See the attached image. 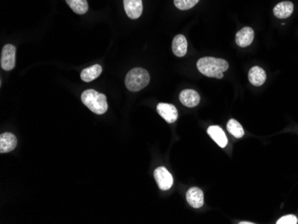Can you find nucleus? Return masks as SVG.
Listing matches in <instances>:
<instances>
[{"label":"nucleus","mask_w":298,"mask_h":224,"mask_svg":"<svg viewBox=\"0 0 298 224\" xmlns=\"http://www.w3.org/2000/svg\"><path fill=\"white\" fill-rule=\"evenodd\" d=\"M197 67L202 75L206 77L222 79L224 78V72L228 69V63L222 58L202 57L198 60Z\"/></svg>","instance_id":"obj_1"},{"label":"nucleus","mask_w":298,"mask_h":224,"mask_svg":"<svg viewBox=\"0 0 298 224\" xmlns=\"http://www.w3.org/2000/svg\"><path fill=\"white\" fill-rule=\"evenodd\" d=\"M81 101L89 110L97 114H105L108 106L104 94L94 89H87L81 94Z\"/></svg>","instance_id":"obj_2"},{"label":"nucleus","mask_w":298,"mask_h":224,"mask_svg":"<svg viewBox=\"0 0 298 224\" xmlns=\"http://www.w3.org/2000/svg\"><path fill=\"white\" fill-rule=\"evenodd\" d=\"M150 81V75L149 72L137 67L130 71L125 78V85L129 90L132 92L140 91L141 89L146 88Z\"/></svg>","instance_id":"obj_3"},{"label":"nucleus","mask_w":298,"mask_h":224,"mask_svg":"<svg viewBox=\"0 0 298 224\" xmlns=\"http://www.w3.org/2000/svg\"><path fill=\"white\" fill-rule=\"evenodd\" d=\"M15 47L7 44L4 46L1 52V68L4 71L13 70L15 66Z\"/></svg>","instance_id":"obj_4"},{"label":"nucleus","mask_w":298,"mask_h":224,"mask_svg":"<svg viewBox=\"0 0 298 224\" xmlns=\"http://www.w3.org/2000/svg\"><path fill=\"white\" fill-rule=\"evenodd\" d=\"M153 177L157 183L159 189L161 190H168L171 189L173 184V178L166 168L158 167L153 171Z\"/></svg>","instance_id":"obj_5"},{"label":"nucleus","mask_w":298,"mask_h":224,"mask_svg":"<svg viewBox=\"0 0 298 224\" xmlns=\"http://www.w3.org/2000/svg\"><path fill=\"white\" fill-rule=\"evenodd\" d=\"M158 114L164 119L168 123H175L178 119V111L173 105L166 104V103H160L156 107Z\"/></svg>","instance_id":"obj_6"},{"label":"nucleus","mask_w":298,"mask_h":224,"mask_svg":"<svg viewBox=\"0 0 298 224\" xmlns=\"http://www.w3.org/2000/svg\"><path fill=\"white\" fill-rule=\"evenodd\" d=\"M123 5L125 13L131 19L141 17L143 12L142 0H123Z\"/></svg>","instance_id":"obj_7"},{"label":"nucleus","mask_w":298,"mask_h":224,"mask_svg":"<svg viewBox=\"0 0 298 224\" xmlns=\"http://www.w3.org/2000/svg\"><path fill=\"white\" fill-rule=\"evenodd\" d=\"M254 38V30L250 27H244L236 34V43L241 48H246L252 44Z\"/></svg>","instance_id":"obj_8"},{"label":"nucleus","mask_w":298,"mask_h":224,"mask_svg":"<svg viewBox=\"0 0 298 224\" xmlns=\"http://www.w3.org/2000/svg\"><path fill=\"white\" fill-rule=\"evenodd\" d=\"M180 101L182 105L187 107H195L198 106L200 102V96L194 89H184L180 94Z\"/></svg>","instance_id":"obj_9"},{"label":"nucleus","mask_w":298,"mask_h":224,"mask_svg":"<svg viewBox=\"0 0 298 224\" xmlns=\"http://www.w3.org/2000/svg\"><path fill=\"white\" fill-rule=\"evenodd\" d=\"M17 146V139L12 133L5 132L0 136V153H8L13 151Z\"/></svg>","instance_id":"obj_10"},{"label":"nucleus","mask_w":298,"mask_h":224,"mask_svg":"<svg viewBox=\"0 0 298 224\" xmlns=\"http://www.w3.org/2000/svg\"><path fill=\"white\" fill-rule=\"evenodd\" d=\"M266 73L263 70L262 67L260 66H254L250 69L248 72V79L250 83L254 85L255 87H260L262 86L265 80H266Z\"/></svg>","instance_id":"obj_11"},{"label":"nucleus","mask_w":298,"mask_h":224,"mask_svg":"<svg viewBox=\"0 0 298 224\" xmlns=\"http://www.w3.org/2000/svg\"><path fill=\"white\" fill-rule=\"evenodd\" d=\"M207 133L216 142V144L221 148L224 149L228 144L227 136L224 132V130L220 126H217V125L210 126L207 130Z\"/></svg>","instance_id":"obj_12"},{"label":"nucleus","mask_w":298,"mask_h":224,"mask_svg":"<svg viewBox=\"0 0 298 224\" xmlns=\"http://www.w3.org/2000/svg\"><path fill=\"white\" fill-rule=\"evenodd\" d=\"M187 201L193 208H200L204 206V193L198 188H191L187 192Z\"/></svg>","instance_id":"obj_13"},{"label":"nucleus","mask_w":298,"mask_h":224,"mask_svg":"<svg viewBox=\"0 0 298 224\" xmlns=\"http://www.w3.org/2000/svg\"><path fill=\"white\" fill-rule=\"evenodd\" d=\"M294 11V4L290 1H282L275 5L273 8V13L279 19H286L290 17Z\"/></svg>","instance_id":"obj_14"},{"label":"nucleus","mask_w":298,"mask_h":224,"mask_svg":"<svg viewBox=\"0 0 298 224\" xmlns=\"http://www.w3.org/2000/svg\"><path fill=\"white\" fill-rule=\"evenodd\" d=\"M188 41L184 35H177L172 40V51L176 57H183L187 54Z\"/></svg>","instance_id":"obj_15"},{"label":"nucleus","mask_w":298,"mask_h":224,"mask_svg":"<svg viewBox=\"0 0 298 224\" xmlns=\"http://www.w3.org/2000/svg\"><path fill=\"white\" fill-rule=\"evenodd\" d=\"M102 73V67L99 65L90 66L88 68H85L81 74H80V79L85 82H90L94 79L98 78V76Z\"/></svg>","instance_id":"obj_16"},{"label":"nucleus","mask_w":298,"mask_h":224,"mask_svg":"<svg viewBox=\"0 0 298 224\" xmlns=\"http://www.w3.org/2000/svg\"><path fill=\"white\" fill-rule=\"evenodd\" d=\"M70 8L77 14H84L88 10V1L87 0H66Z\"/></svg>","instance_id":"obj_17"},{"label":"nucleus","mask_w":298,"mask_h":224,"mask_svg":"<svg viewBox=\"0 0 298 224\" xmlns=\"http://www.w3.org/2000/svg\"><path fill=\"white\" fill-rule=\"evenodd\" d=\"M227 130L228 132L236 138H242L245 134L241 124L236 121L235 119H230L227 123Z\"/></svg>","instance_id":"obj_18"},{"label":"nucleus","mask_w":298,"mask_h":224,"mask_svg":"<svg viewBox=\"0 0 298 224\" xmlns=\"http://www.w3.org/2000/svg\"><path fill=\"white\" fill-rule=\"evenodd\" d=\"M199 0H174L176 7L180 10H189L198 4Z\"/></svg>","instance_id":"obj_19"},{"label":"nucleus","mask_w":298,"mask_h":224,"mask_svg":"<svg viewBox=\"0 0 298 224\" xmlns=\"http://www.w3.org/2000/svg\"><path fill=\"white\" fill-rule=\"evenodd\" d=\"M277 224H298V219L294 215H288L283 216L277 221Z\"/></svg>","instance_id":"obj_20"},{"label":"nucleus","mask_w":298,"mask_h":224,"mask_svg":"<svg viewBox=\"0 0 298 224\" xmlns=\"http://www.w3.org/2000/svg\"><path fill=\"white\" fill-rule=\"evenodd\" d=\"M240 224H253L254 223H249V222H241V223H239Z\"/></svg>","instance_id":"obj_21"}]
</instances>
